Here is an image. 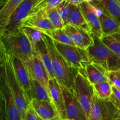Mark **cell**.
<instances>
[{
	"mask_svg": "<svg viewBox=\"0 0 120 120\" xmlns=\"http://www.w3.org/2000/svg\"><path fill=\"white\" fill-rule=\"evenodd\" d=\"M0 120H8L5 103L1 94H0Z\"/></svg>",
	"mask_w": 120,
	"mask_h": 120,
	"instance_id": "d6a6232c",
	"label": "cell"
},
{
	"mask_svg": "<svg viewBox=\"0 0 120 120\" xmlns=\"http://www.w3.org/2000/svg\"><path fill=\"white\" fill-rule=\"evenodd\" d=\"M5 52V48L1 40L0 39V64H2L4 61Z\"/></svg>",
	"mask_w": 120,
	"mask_h": 120,
	"instance_id": "836d02e7",
	"label": "cell"
},
{
	"mask_svg": "<svg viewBox=\"0 0 120 120\" xmlns=\"http://www.w3.org/2000/svg\"><path fill=\"white\" fill-rule=\"evenodd\" d=\"M25 64L32 79L37 80L48 88L50 77L45 66L38 55L35 52L33 57Z\"/></svg>",
	"mask_w": 120,
	"mask_h": 120,
	"instance_id": "4fadbf2b",
	"label": "cell"
},
{
	"mask_svg": "<svg viewBox=\"0 0 120 120\" xmlns=\"http://www.w3.org/2000/svg\"><path fill=\"white\" fill-rule=\"evenodd\" d=\"M45 12L49 22L51 23L55 29H63L64 28V23L56 8L47 9L46 11H45Z\"/></svg>",
	"mask_w": 120,
	"mask_h": 120,
	"instance_id": "83f0119b",
	"label": "cell"
},
{
	"mask_svg": "<svg viewBox=\"0 0 120 120\" xmlns=\"http://www.w3.org/2000/svg\"><path fill=\"white\" fill-rule=\"evenodd\" d=\"M56 49L73 69L79 70L90 62L87 50L77 46L62 44L54 41Z\"/></svg>",
	"mask_w": 120,
	"mask_h": 120,
	"instance_id": "5b68a950",
	"label": "cell"
},
{
	"mask_svg": "<svg viewBox=\"0 0 120 120\" xmlns=\"http://www.w3.org/2000/svg\"><path fill=\"white\" fill-rule=\"evenodd\" d=\"M44 34L48 35L53 41L62 44L75 46L72 39L63 29H54L48 31Z\"/></svg>",
	"mask_w": 120,
	"mask_h": 120,
	"instance_id": "603a6c76",
	"label": "cell"
},
{
	"mask_svg": "<svg viewBox=\"0 0 120 120\" xmlns=\"http://www.w3.org/2000/svg\"><path fill=\"white\" fill-rule=\"evenodd\" d=\"M9 52H10L11 56L12 61L16 77L25 93L28 101L30 103L32 100V82L31 77L29 75V71L24 62L21 59L11 52L9 50Z\"/></svg>",
	"mask_w": 120,
	"mask_h": 120,
	"instance_id": "30bf717a",
	"label": "cell"
},
{
	"mask_svg": "<svg viewBox=\"0 0 120 120\" xmlns=\"http://www.w3.org/2000/svg\"><path fill=\"white\" fill-rule=\"evenodd\" d=\"M79 7L89 25L92 35L100 39L101 38V29L97 5L91 2H84L79 5Z\"/></svg>",
	"mask_w": 120,
	"mask_h": 120,
	"instance_id": "7c38bea8",
	"label": "cell"
},
{
	"mask_svg": "<svg viewBox=\"0 0 120 120\" xmlns=\"http://www.w3.org/2000/svg\"><path fill=\"white\" fill-rule=\"evenodd\" d=\"M117 1H118V2H119V4H120V0H117Z\"/></svg>",
	"mask_w": 120,
	"mask_h": 120,
	"instance_id": "b9f144b4",
	"label": "cell"
},
{
	"mask_svg": "<svg viewBox=\"0 0 120 120\" xmlns=\"http://www.w3.org/2000/svg\"><path fill=\"white\" fill-rule=\"evenodd\" d=\"M0 94L5 103L8 120H21L19 112L8 84L4 61L2 64H0Z\"/></svg>",
	"mask_w": 120,
	"mask_h": 120,
	"instance_id": "52a82bcc",
	"label": "cell"
},
{
	"mask_svg": "<svg viewBox=\"0 0 120 120\" xmlns=\"http://www.w3.org/2000/svg\"><path fill=\"white\" fill-rule=\"evenodd\" d=\"M62 91L64 97L66 120H87L86 114L76 97L75 90L62 87Z\"/></svg>",
	"mask_w": 120,
	"mask_h": 120,
	"instance_id": "9c48e42d",
	"label": "cell"
},
{
	"mask_svg": "<svg viewBox=\"0 0 120 120\" xmlns=\"http://www.w3.org/2000/svg\"><path fill=\"white\" fill-rule=\"evenodd\" d=\"M60 120V118H55V119L52 120Z\"/></svg>",
	"mask_w": 120,
	"mask_h": 120,
	"instance_id": "60d3db41",
	"label": "cell"
},
{
	"mask_svg": "<svg viewBox=\"0 0 120 120\" xmlns=\"http://www.w3.org/2000/svg\"><path fill=\"white\" fill-rule=\"evenodd\" d=\"M23 120H43L42 118H40L37 114L35 112L34 109L29 104L26 111L25 116Z\"/></svg>",
	"mask_w": 120,
	"mask_h": 120,
	"instance_id": "1f68e13d",
	"label": "cell"
},
{
	"mask_svg": "<svg viewBox=\"0 0 120 120\" xmlns=\"http://www.w3.org/2000/svg\"><path fill=\"white\" fill-rule=\"evenodd\" d=\"M60 120H61V119H60Z\"/></svg>",
	"mask_w": 120,
	"mask_h": 120,
	"instance_id": "ee69618b",
	"label": "cell"
},
{
	"mask_svg": "<svg viewBox=\"0 0 120 120\" xmlns=\"http://www.w3.org/2000/svg\"><path fill=\"white\" fill-rule=\"evenodd\" d=\"M0 39L6 49L24 63L29 61L34 55L35 51L31 42L19 28L9 34L1 35Z\"/></svg>",
	"mask_w": 120,
	"mask_h": 120,
	"instance_id": "7a4b0ae2",
	"label": "cell"
},
{
	"mask_svg": "<svg viewBox=\"0 0 120 120\" xmlns=\"http://www.w3.org/2000/svg\"><path fill=\"white\" fill-rule=\"evenodd\" d=\"M112 120H120V116H119V117H117V118H114V119H113Z\"/></svg>",
	"mask_w": 120,
	"mask_h": 120,
	"instance_id": "f35d334b",
	"label": "cell"
},
{
	"mask_svg": "<svg viewBox=\"0 0 120 120\" xmlns=\"http://www.w3.org/2000/svg\"><path fill=\"white\" fill-rule=\"evenodd\" d=\"M35 2L36 0H23L11 15L8 25L1 35L9 34L19 28L23 19L30 14Z\"/></svg>",
	"mask_w": 120,
	"mask_h": 120,
	"instance_id": "8fae6325",
	"label": "cell"
},
{
	"mask_svg": "<svg viewBox=\"0 0 120 120\" xmlns=\"http://www.w3.org/2000/svg\"><path fill=\"white\" fill-rule=\"evenodd\" d=\"M87 120H96V119H95V118H92V117H89V119H88Z\"/></svg>",
	"mask_w": 120,
	"mask_h": 120,
	"instance_id": "74e56055",
	"label": "cell"
},
{
	"mask_svg": "<svg viewBox=\"0 0 120 120\" xmlns=\"http://www.w3.org/2000/svg\"><path fill=\"white\" fill-rule=\"evenodd\" d=\"M34 48L35 52L38 55L45 66L49 74L50 79L55 78L53 71L52 65L51 56H50L48 46L44 38L42 41L39 42L37 44L35 45Z\"/></svg>",
	"mask_w": 120,
	"mask_h": 120,
	"instance_id": "ffe728a7",
	"label": "cell"
},
{
	"mask_svg": "<svg viewBox=\"0 0 120 120\" xmlns=\"http://www.w3.org/2000/svg\"><path fill=\"white\" fill-rule=\"evenodd\" d=\"M41 1V0H36V2H35V4H37V3H38V2H40Z\"/></svg>",
	"mask_w": 120,
	"mask_h": 120,
	"instance_id": "ab89813d",
	"label": "cell"
},
{
	"mask_svg": "<svg viewBox=\"0 0 120 120\" xmlns=\"http://www.w3.org/2000/svg\"><path fill=\"white\" fill-rule=\"evenodd\" d=\"M107 72L101 66L90 62L86 63L84 68L78 70L79 73L86 77L93 86L109 81Z\"/></svg>",
	"mask_w": 120,
	"mask_h": 120,
	"instance_id": "2e32d148",
	"label": "cell"
},
{
	"mask_svg": "<svg viewBox=\"0 0 120 120\" xmlns=\"http://www.w3.org/2000/svg\"><path fill=\"white\" fill-rule=\"evenodd\" d=\"M99 5L120 23V5L117 0H103Z\"/></svg>",
	"mask_w": 120,
	"mask_h": 120,
	"instance_id": "cb8c5ba5",
	"label": "cell"
},
{
	"mask_svg": "<svg viewBox=\"0 0 120 120\" xmlns=\"http://www.w3.org/2000/svg\"><path fill=\"white\" fill-rule=\"evenodd\" d=\"M32 100L36 99L51 102L48 88L35 80L32 79Z\"/></svg>",
	"mask_w": 120,
	"mask_h": 120,
	"instance_id": "7402d4cb",
	"label": "cell"
},
{
	"mask_svg": "<svg viewBox=\"0 0 120 120\" xmlns=\"http://www.w3.org/2000/svg\"><path fill=\"white\" fill-rule=\"evenodd\" d=\"M52 59L55 79L62 87L74 89L75 80L78 70L71 68L56 49L54 41L48 35H44Z\"/></svg>",
	"mask_w": 120,
	"mask_h": 120,
	"instance_id": "6da1fadb",
	"label": "cell"
},
{
	"mask_svg": "<svg viewBox=\"0 0 120 120\" xmlns=\"http://www.w3.org/2000/svg\"><path fill=\"white\" fill-rule=\"evenodd\" d=\"M74 90L88 120L90 116L91 104L95 94L93 86L78 73L75 78Z\"/></svg>",
	"mask_w": 120,
	"mask_h": 120,
	"instance_id": "8992f818",
	"label": "cell"
},
{
	"mask_svg": "<svg viewBox=\"0 0 120 120\" xmlns=\"http://www.w3.org/2000/svg\"><path fill=\"white\" fill-rule=\"evenodd\" d=\"M107 77L111 85L120 90V70L107 71Z\"/></svg>",
	"mask_w": 120,
	"mask_h": 120,
	"instance_id": "f546056e",
	"label": "cell"
},
{
	"mask_svg": "<svg viewBox=\"0 0 120 120\" xmlns=\"http://www.w3.org/2000/svg\"><path fill=\"white\" fill-rule=\"evenodd\" d=\"M69 24L79 27L91 34L89 25L78 5L72 4L69 18Z\"/></svg>",
	"mask_w": 120,
	"mask_h": 120,
	"instance_id": "44dd1931",
	"label": "cell"
},
{
	"mask_svg": "<svg viewBox=\"0 0 120 120\" xmlns=\"http://www.w3.org/2000/svg\"><path fill=\"white\" fill-rule=\"evenodd\" d=\"M94 90L96 96L99 99H110L112 93V85L109 82H104L93 85Z\"/></svg>",
	"mask_w": 120,
	"mask_h": 120,
	"instance_id": "d4e9b609",
	"label": "cell"
},
{
	"mask_svg": "<svg viewBox=\"0 0 120 120\" xmlns=\"http://www.w3.org/2000/svg\"><path fill=\"white\" fill-rule=\"evenodd\" d=\"M30 105L38 116L43 120H52L60 118L56 108L52 102L33 99Z\"/></svg>",
	"mask_w": 120,
	"mask_h": 120,
	"instance_id": "d6986e66",
	"label": "cell"
},
{
	"mask_svg": "<svg viewBox=\"0 0 120 120\" xmlns=\"http://www.w3.org/2000/svg\"><path fill=\"white\" fill-rule=\"evenodd\" d=\"M97 6L98 15L101 29L102 36H111L120 33V23L110 16L99 5Z\"/></svg>",
	"mask_w": 120,
	"mask_h": 120,
	"instance_id": "ac0fdd59",
	"label": "cell"
},
{
	"mask_svg": "<svg viewBox=\"0 0 120 120\" xmlns=\"http://www.w3.org/2000/svg\"><path fill=\"white\" fill-rule=\"evenodd\" d=\"M100 40L110 50L120 57V33L111 36H102Z\"/></svg>",
	"mask_w": 120,
	"mask_h": 120,
	"instance_id": "484cf974",
	"label": "cell"
},
{
	"mask_svg": "<svg viewBox=\"0 0 120 120\" xmlns=\"http://www.w3.org/2000/svg\"><path fill=\"white\" fill-rule=\"evenodd\" d=\"M112 93L110 100L120 111V90L112 86Z\"/></svg>",
	"mask_w": 120,
	"mask_h": 120,
	"instance_id": "4dcf8cb0",
	"label": "cell"
},
{
	"mask_svg": "<svg viewBox=\"0 0 120 120\" xmlns=\"http://www.w3.org/2000/svg\"><path fill=\"white\" fill-rule=\"evenodd\" d=\"M67 1H69L70 3H71V4L75 5H79L83 3L84 2H87V0H67Z\"/></svg>",
	"mask_w": 120,
	"mask_h": 120,
	"instance_id": "e575fe53",
	"label": "cell"
},
{
	"mask_svg": "<svg viewBox=\"0 0 120 120\" xmlns=\"http://www.w3.org/2000/svg\"><path fill=\"white\" fill-rule=\"evenodd\" d=\"M4 63L8 84L14 96L16 107L19 112L21 120H23L30 103L16 77L10 52L6 48Z\"/></svg>",
	"mask_w": 120,
	"mask_h": 120,
	"instance_id": "277c9868",
	"label": "cell"
},
{
	"mask_svg": "<svg viewBox=\"0 0 120 120\" xmlns=\"http://www.w3.org/2000/svg\"><path fill=\"white\" fill-rule=\"evenodd\" d=\"M20 26L35 28L42 32L43 34L55 29L47 18L45 11H39L28 15L22 21Z\"/></svg>",
	"mask_w": 120,
	"mask_h": 120,
	"instance_id": "e0dca14e",
	"label": "cell"
},
{
	"mask_svg": "<svg viewBox=\"0 0 120 120\" xmlns=\"http://www.w3.org/2000/svg\"><path fill=\"white\" fill-rule=\"evenodd\" d=\"M94 43L87 49L89 60L104 68L107 71L120 70V57L105 45L100 39L93 35Z\"/></svg>",
	"mask_w": 120,
	"mask_h": 120,
	"instance_id": "3957f363",
	"label": "cell"
},
{
	"mask_svg": "<svg viewBox=\"0 0 120 120\" xmlns=\"http://www.w3.org/2000/svg\"><path fill=\"white\" fill-rule=\"evenodd\" d=\"M71 6L72 4L71 3L67 0H64L56 7L64 26L69 24V18L71 12Z\"/></svg>",
	"mask_w": 120,
	"mask_h": 120,
	"instance_id": "f1b7e54d",
	"label": "cell"
},
{
	"mask_svg": "<svg viewBox=\"0 0 120 120\" xmlns=\"http://www.w3.org/2000/svg\"><path fill=\"white\" fill-rule=\"evenodd\" d=\"M5 1L6 0H0V7H1V6L4 3Z\"/></svg>",
	"mask_w": 120,
	"mask_h": 120,
	"instance_id": "8d00e7d4",
	"label": "cell"
},
{
	"mask_svg": "<svg viewBox=\"0 0 120 120\" xmlns=\"http://www.w3.org/2000/svg\"></svg>",
	"mask_w": 120,
	"mask_h": 120,
	"instance_id": "7bdbcfd3",
	"label": "cell"
},
{
	"mask_svg": "<svg viewBox=\"0 0 120 120\" xmlns=\"http://www.w3.org/2000/svg\"><path fill=\"white\" fill-rule=\"evenodd\" d=\"M48 89L51 102L56 108L60 118L65 120V107L62 86L56 79H50L48 82Z\"/></svg>",
	"mask_w": 120,
	"mask_h": 120,
	"instance_id": "9a60e30c",
	"label": "cell"
},
{
	"mask_svg": "<svg viewBox=\"0 0 120 120\" xmlns=\"http://www.w3.org/2000/svg\"><path fill=\"white\" fill-rule=\"evenodd\" d=\"M93 1H97V2H98V3H100V2H101V1H103V0H87V2H92Z\"/></svg>",
	"mask_w": 120,
	"mask_h": 120,
	"instance_id": "d590c367",
	"label": "cell"
},
{
	"mask_svg": "<svg viewBox=\"0 0 120 120\" xmlns=\"http://www.w3.org/2000/svg\"><path fill=\"white\" fill-rule=\"evenodd\" d=\"M19 28L31 42L33 47L44 38L45 34L35 28L28 26H20Z\"/></svg>",
	"mask_w": 120,
	"mask_h": 120,
	"instance_id": "4316f807",
	"label": "cell"
},
{
	"mask_svg": "<svg viewBox=\"0 0 120 120\" xmlns=\"http://www.w3.org/2000/svg\"><path fill=\"white\" fill-rule=\"evenodd\" d=\"M64 29L71 38L76 46L87 50L93 45V35L87 30L70 24L64 26Z\"/></svg>",
	"mask_w": 120,
	"mask_h": 120,
	"instance_id": "5bb4252c",
	"label": "cell"
},
{
	"mask_svg": "<svg viewBox=\"0 0 120 120\" xmlns=\"http://www.w3.org/2000/svg\"><path fill=\"white\" fill-rule=\"evenodd\" d=\"M120 116L119 110L110 99H99L94 94L90 117L97 120H112Z\"/></svg>",
	"mask_w": 120,
	"mask_h": 120,
	"instance_id": "ba28073f",
	"label": "cell"
}]
</instances>
